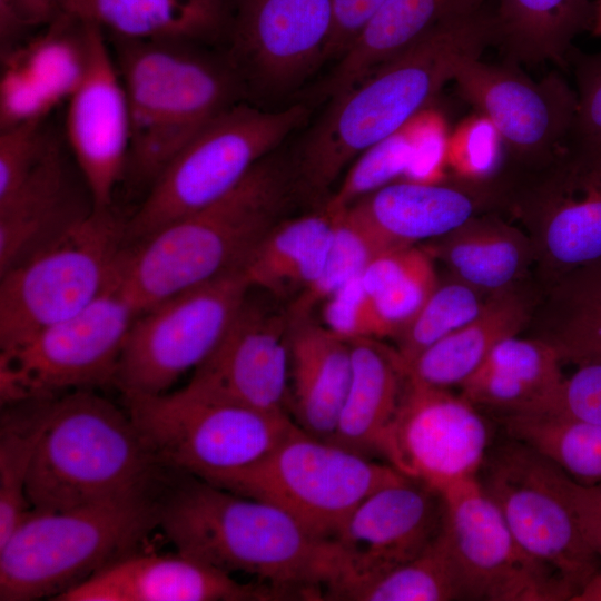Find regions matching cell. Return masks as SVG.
<instances>
[{"label": "cell", "instance_id": "9c48e42d", "mask_svg": "<svg viewBox=\"0 0 601 601\" xmlns=\"http://www.w3.org/2000/svg\"><path fill=\"white\" fill-rule=\"evenodd\" d=\"M128 245L112 207L86 218L0 275V352L82 311L118 278Z\"/></svg>", "mask_w": 601, "mask_h": 601}, {"label": "cell", "instance_id": "d6a6232c", "mask_svg": "<svg viewBox=\"0 0 601 601\" xmlns=\"http://www.w3.org/2000/svg\"><path fill=\"white\" fill-rule=\"evenodd\" d=\"M335 223L336 214L323 206L275 225L242 267L252 289L277 296L303 292L323 268Z\"/></svg>", "mask_w": 601, "mask_h": 601}, {"label": "cell", "instance_id": "cb8c5ba5", "mask_svg": "<svg viewBox=\"0 0 601 601\" xmlns=\"http://www.w3.org/2000/svg\"><path fill=\"white\" fill-rule=\"evenodd\" d=\"M282 600L258 582L233 575L177 551L132 552L58 595L55 601H268Z\"/></svg>", "mask_w": 601, "mask_h": 601}, {"label": "cell", "instance_id": "7a4b0ae2", "mask_svg": "<svg viewBox=\"0 0 601 601\" xmlns=\"http://www.w3.org/2000/svg\"><path fill=\"white\" fill-rule=\"evenodd\" d=\"M158 496V525L178 552L230 575H252L285 599H323L331 541L267 502L186 474Z\"/></svg>", "mask_w": 601, "mask_h": 601}, {"label": "cell", "instance_id": "603a6c76", "mask_svg": "<svg viewBox=\"0 0 601 601\" xmlns=\"http://www.w3.org/2000/svg\"><path fill=\"white\" fill-rule=\"evenodd\" d=\"M93 209L90 190L66 140L55 134L37 166L0 199V275Z\"/></svg>", "mask_w": 601, "mask_h": 601}, {"label": "cell", "instance_id": "db71d44e", "mask_svg": "<svg viewBox=\"0 0 601 601\" xmlns=\"http://www.w3.org/2000/svg\"><path fill=\"white\" fill-rule=\"evenodd\" d=\"M571 601H601V570L589 580Z\"/></svg>", "mask_w": 601, "mask_h": 601}, {"label": "cell", "instance_id": "ee69618b", "mask_svg": "<svg viewBox=\"0 0 601 601\" xmlns=\"http://www.w3.org/2000/svg\"><path fill=\"white\" fill-rule=\"evenodd\" d=\"M401 129L411 146L410 162L402 179L420 184L449 180L447 147L452 127L444 112L431 105Z\"/></svg>", "mask_w": 601, "mask_h": 601}, {"label": "cell", "instance_id": "5b68a950", "mask_svg": "<svg viewBox=\"0 0 601 601\" xmlns=\"http://www.w3.org/2000/svg\"><path fill=\"white\" fill-rule=\"evenodd\" d=\"M159 463L128 412L90 390L52 397L27 481L31 509L62 511L150 491Z\"/></svg>", "mask_w": 601, "mask_h": 601}, {"label": "cell", "instance_id": "ffe728a7", "mask_svg": "<svg viewBox=\"0 0 601 601\" xmlns=\"http://www.w3.org/2000/svg\"><path fill=\"white\" fill-rule=\"evenodd\" d=\"M290 328L287 311L255 302L248 294L218 345L183 388L206 400L288 414Z\"/></svg>", "mask_w": 601, "mask_h": 601}, {"label": "cell", "instance_id": "83f0119b", "mask_svg": "<svg viewBox=\"0 0 601 601\" xmlns=\"http://www.w3.org/2000/svg\"><path fill=\"white\" fill-rule=\"evenodd\" d=\"M423 246L450 276L493 295L516 288L534 262L526 233L494 213H481Z\"/></svg>", "mask_w": 601, "mask_h": 601}, {"label": "cell", "instance_id": "8fae6325", "mask_svg": "<svg viewBox=\"0 0 601 601\" xmlns=\"http://www.w3.org/2000/svg\"><path fill=\"white\" fill-rule=\"evenodd\" d=\"M477 480L520 546L566 585L572 599L601 570L577 513L573 480L554 463L510 439L487 452Z\"/></svg>", "mask_w": 601, "mask_h": 601}, {"label": "cell", "instance_id": "6da1fadb", "mask_svg": "<svg viewBox=\"0 0 601 601\" xmlns=\"http://www.w3.org/2000/svg\"><path fill=\"white\" fill-rule=\"evenodd\" d=\"M493 45L487 3L434 29L333 98L293 162L300 193L324 196L357 156L431 106L463 59L482 57Z\"/></svg>", "mask_w": 601, "mask_h": 601}, {"label": "cell", "instance_id": "e0dca14e", "mask_svg": "<svg viewBox=\"0 0 601 601\" xmlns=\"http://www.w3.org/2000/svg\"><path fill=\"white\" fill-rule=\"evenodd\" d=\"M452 82L461 98L501 134L509 168L546 160L572 135L577 96L556 71L533 80L514 62L493 63L470 57L457 65Z\"/></svg>", "mask_w": 601, "mask_h": 601}, {"label": "cell", "instance_id": "7dc6e473", "mask_svg": "<svg viewBox=\"0 0 601 601\" xmlns=\"http://www.w3.org/2000/svg\"><path fill=\"white\" fill-rule=\"evenodd\" d=\"M321 307L323 324L347 341L384 338L380 318L359 277L327 298Z\"/></svg>", "mask_w": 601, "mask_h": 601}, {"label": "cell", "instance_id": "f6af8a7d", "mask_svg": "<svg viewBox=\"0 0 601 601\" xmlns=\"http://www.w3.org/2000/svg\"><path fill=\"white\" fill-rule=\"evenodd\" d=\"M575 364L578 368L532 411L518 415H546L601 425V359Z\"/></svg>", "mask_w": 601, "mask_h": 601}, {"label": "cell", "instance_id": "f35d334b", "mask_svg": "<svg viewBox=\"0 0 601 601\" xmlns=\"http://www.w3.org/2000/svg\"><path fill=\"white\" fill-rule=\"evenodd\" d=\"M563 297L552 339L565 359H601V263L556 284Z\"/></svg>", "mask_w": 601, "mask_h": 601}, {"label": "cell", "instance_id": "4dcf8cb0", "mask_svg": "<svg viewBox=\"0 0 601 601\" xmlns=\"http://www.w3.org/2000/svg\"><path fill=\"white\" fill-rule=\"evenodd\" d=\"M62 9L98 26L107 37L208 45L221 43L228 0H62Z\"/></svg>", "mask_w": 601, "mask_h": 601}, {"label": "cell", "instance_id": "60d3db41", "mask_svg": "<svg viewBox=\"0 0 601 601\" xmlns=\"http://www.w3.org/2000/svg\"><path fill=\"white\" fill-rule=\"evenodd\" d=\"M335 214V229L323 268L317 278L290 303L287 313L292 322L311 317L313 309L359 277L370 262L381 254L346 210Z\"/></svg>", "mask_w": 601, "mask_h": 601}, {"label": "cell", "instance_id": "f1b7e54d", "mask_svg": "<svg viewBox=\"0 0 601 601\" xmlns=\"http://www.w3.org/2000/svg\"><path fill=\"white\" fill-rule=\"evenodd\" d=\"M530 314L518 287L491 295L473 319L403 363L407 378L428 387H461L501 341L519 335Z\"/></svg>", "mask_w": 601, "mask_h": 601}, {"label": "cell", "instance_id": "d590c367", "mask_svg": "<svg viewBox=\"0 0 601 601\" xmlns=\"http://www.w3.org/2000/svg\"><path fill=\"white\" fill-rule=\"evenodd\" d=\"M52 397L4 406L0 424V545L32 510L26 487Z\"/></svg>", "mask_w": 601, "mask_h": 601}, {"label": "cell", "instance_id": "1f68e13d", "mask_svg": "<svg viewBox=\"0 0 601 601\" xmlns=\"http://www.w3.org/2000/svg\"><path fill=\"white\" fill-rule=\"evenodd\" d=\"M593 16L592 0H496L495 45L516 65L553 62L563 68L577 37L591 30Z\"/></svg>", "mask_w": 601, "mask_h": 601}, {"label": "cell", "instance_id": "4316f807", "mask_svg": "<svg viewBox=\"0 0 601 601\" xmlns=\"http://www.w3.org/2000/svg\"><path fill=\"white\" fill-rule=\"evenodd\" d=\"M489 0H386L338 59L324 85L332 99L434 29L476 11Z\"/></svg>", "mask_w": 601, "mask_h": 601}, {"label": "cell", "instance_id": "c3c4849f", "mask_svg": "<svg viewBox=\"0 0 601 601\" xmlns=\"http://www.w3.org/2000/svg\"><path fill=\"white\" fill-rule=\"evenodd\" d=\"M58 105L19 67L2 62L0 129L43 120Z\"/></svg>", "mask_w": 601, "mask_h": 601}, {"label": "cell", "instance_id": "b9f144b4", "mask_svg": "<svg viewBox=\"0 0 601 601\" xmlns=\"http://www.w3.org/2000/svg\"><path fill=\"white\" fill-rule=\"evenodd\" d=\"M450 177L484 185L497 181L509 165L505 142L484 115L474 111L451 129L447 147Z\"/></svg>", "mask_w": 601, "mask_h": 601}, {"label": "cell", "instance_id": "bcb514c9", "mask_svg": "<svg viewBox=\"0 0 601 601\" xmlns=\"http://www.w3.org/2000/svg\"><path fill=\"white\" fill-rule=\"evenodd\" d=\"M53 136L46 119L0 129V199L11 194L37 166Z\"/></svg>", "mask_w": 601, "mask_h": 601}, {"label": "cell", "instance_id": "74e56055", "mask_svg": "<svg viewBox=\"0 0 601 601\" xmlns=\"http://www.w3.org/2000/svg\"><path fill=\"white\" fill-rule=\"evenodd\" d=\"M497 418L510 439L535 450L575 482H601V425L546 415Z\"/></svg>", "mask_w": 601, "mask_h": 601}, {"label": "cell", "instance_id": "8992f818", "mask_svg": "<svg viewBox=\"0 0 601 601\" xmlns=\"http://www.w3.org/2000/svg\"><path fill=\"white\" fill-rule=\"evenodd\" d=\"M156 525L151 490L62 511L32 509L0 545V600H55L136 552Z\"/></svg>", "mask_w": 601, "mask_h": 601}, {"label": "cell", "instance_id": "3957f363", "mask_svg": "<svg viewBox=\"0 0 601 601\" xmlns=\"http://www.w3.org/2000/svg\"><path fill=\"white\" fill-rule=\"evenodd\" d=\"M300 193L293 164L272 152L229 193L129 246L122 284L140 312L240 269Z\"/></svg>", "mask_w": 601, "mask_h": 601}, {"label": "cell", "instance_id": "30bf717a", "mask_svg": "<svg viewBox=\"0 0 601 601\" xmlns=\"http://www.w3.org/2000/svg\"><path fill=\"white\" fill-rule=\"evenodd\" d=\"M501 208L529 236L534 262L558 284L601 263V145L573 137L546 160L508 168Z\"/></svg>", "mask_w": 601, "mask_h": 601}, {"label": "cell", "instance_id": "9a60e30c", "mask_svg": "<svg viewBox=\"0 0 601 601\" xmlns=\"http://www.w3.org/2000/svg\"><path fill=\"white\" fill-rule=\"evenodd\" d=\"M333 0H228L221 43L243 95L298 87L326 61Z\"/></svg>", "mask_w": 601, "mask_h": 601}, {"label": "cell", "instance_id": "7bdbcfd3", "mask_svg": "<svg viewBox=\"0 0 601 601\" xmlns=\"http://www.w3.org/2000/svg\"><path fill=\"white\" fill-rule=\"evenodd\" d=\"M410 158V141L400 129L354 159L341 184L327 197L324 207L334 213L343 211L363 197L402 179Z\"/></svg>", "mask_w": 601, "mask_h": 601}, {"label": "cell", "instance_id": "44dd1931", "mask_svg": "<svg viewBox=\"0 0 601 601\" xmlns=\"http://www.w3.org/2000/svg\"><path fill=\"white\" fill-rule=\"evenodd\" d=\"M63 138L95 208L112 207L115 189L126 174L130 117L107 37L91 22L88 66L80 86L67 101Z\"/></svg>", "mask_w": 601, "mask_h": 601}, {"label": "cell", "instance_id": "2e32d148", "mask_svg": "<svg viewBox=\"0 0 601 601\" xmlns=\"http://www.w3.org/2000/svg\"><path fill=\"white\" fill-rule=\"evenodd\" d=\"M442 533L467 600L555 601L572 592L520 546L477 476L443 493Z\"/></svg>", "mask_w": 601, "mask_h": 601}, {"label": "cell", "instance_id": "e575fe53", "mask_svg": "<svg viewBox=\"0 0 601 601\" xmlns=\"http://www.w3.org/2000/svg\"><path fill=\"white\" fill-rule=\"evenodd\" d=\"M89 29L90 22L62 10L1 62L22 69L57 105L67 102L87 70Z\"/></svg>", "mask_w": 601, "mask_h": 601}, {"label": "cell", "instance_id": "ba28073f", "mask_svg": "<svg viewBox=\"0 0 601 601\" xmlns=\"http://www.w3.org/2000/svg\"><path fill=\"white\" fill-rule=\"evenodd\" d=\"M407 479L296 424L262 459L208 481L277 506L315 536L331 541L352 512L375 491Z\"/></svg>", "mask_w": 601, "mask_h": 601}, {"label": "cell", "instance_id": "f546056e", "mask_svg": "<svg viewBox=\"0 0 601 601\" xmlns=\"http://www.w3.org/2000/svg\"><path fill=\"white\" fill-rule=\"evenodd\" d=\"M563 359L548 339L501 341L481 367L460 387L461 395L477 408L503 415L525 414L563 380Z\"/></svg>", "mask_w": 601, "mask_h": 601}, {"label": "cell", "instance_id": "d4e9b609", "mask_svg": "<svg viewBox=\"0 0 601 601\" xmlns=\"http://www.w3.org/2000/svg\"><path fill=\"white\" fill-rule=\"evenodd\" d=\"M351 374L349 341L311 317L292 322L287 411L299 428L332 441Z\"/></svg>", "mask_w": 601, "mask_h": 601}, {"label": "cell", "instance_id": "836d02e7", "mask_svg": "<svg viewBox=\"0 0 601 601\" xmlns=\"http://www.w3.org/2000/svg\"><path fill=\"white\" fill-rule=\"evenodd\" d=\"M384 337L395 338L416 316L440 282L436 262L423 246L376 255L359 276Z\"/></svg>", "mask_w": 601, "mask_h": 601}, {"label": "cell", "instance_id": "52a82bcc", "mask_svg": "<svg viewBox=\"0 0 601 601\" xmlns=\"http://www.w3.org/2000/svg\"><path fill=\"white\" fill-rule=\"evenodd\" d=\"M302 104L278 110L237 102L206 125L167 165L135 214L126 242L136 245L235 188L307 119Z\"/></svg>", "mask_w": 601, "mask_h": 601}, {"label": "cell", "instance_id": "7c38bea8", "mask_svg": "<svg viewBox=\"0 0 601 601\" xmlns=\"http://www.w3.org/2000/svg\"><path fill=\"white\" fill-rule=\"evenodd\" d=\"M125 402L159 465L203 480L253 464L295 425L287 413L206 400L184 388Z\"/></svg>", "mask_w": 601, "mask_h": 601}, {"label": "cell", "instance_id": "681fc988", "mask_svg": "<svg viewBox=\"0 0 601 601\" xmlns=\"http://www.w3.org/2000/svg\"><path fill=\"white\" fill-rule=\"evenodd\" d=\"M577 111L571 137L601 145V50L573 51Z\"/></svg>", "mask_w": 601, "mask_h": 601}, {"label": "cell", "instance_id": "11a10c76", "mask_svg": "<svg viewBox=\"0 0 601 601\" xmlns=\"http://www.w3.org/2000/svg\"><path fill=\"white\" fill-rule=\"evenodd\" d=\"M590 31L594 37H601V0L594 3V16Z\"/></svg>", "mask_w": 601, "mask_h": 601}, {"label": "cell", "instance_id": "4fadbf2b", "mask_svg": "<svg viewBox=\"0 0 601 601\" xmlns=\"http://www.w3.org/2000/svg\"><path fill=\"white\" fill-rule=\"evenodd\" d=\"M140 313L124 287L121 267L110 288L82 311L0 352L1 404L114 384L127 335Z\"/></svg>", "mask_w": 601, "mask_h": 601}, {"label": "cell", "instance_id": "8d00e7d4", "mask_svg": "<svg viewBox=\"0 0 601 601\" xmlns=\"http://www.w3.org/2000/svg\"><path fill=\"white\" fill-rule=\"evenodd\" d=\"M332 600L449 601L467 598L459 568L441 531L415 559L370 581L349 585Z\"/></svg>", "mask_w": 601, "mask_h": 601}, {"label": "cell", "instance_id": "484cf974", "mask_svg": "<svg viewBox=\"0 0 601 601\" xmlns=\"http://www.w3.org/2000/svg\"><path fill=\"white\" fill-rule=\"evenodd\" d=\"M352 374L332 442L384 459L407 375L394 347L375 338L351 339Z\"/></svg>", "mask_w": 601, "mask_h": 601}, {"label": "cell", "instance_id": "ac0fdd59", "mask_svg": "<svg viewBox=\"0 0 601 601\" xmlns=\"http://www.w3.org/2000/svg\"><path fill=\"white\" fill-rule=\"evenodd\" d=\"M444 522L442 493L405 479L368 495L331 540L333 578L323 599L370 581L424 552Z\"/></svg>", "mask_w": 601, "mask_h": 601}, {"label": "cell", "instance_id": "816d5d0a", "mask_svg": "<svg viewBox=\"0 0 601 601\" xmlns=\"http://www.w3.org/2000/svg\"><path fill=\"white\" fill-rule=\"evenodd\" d=\"M572 493L583 533L601 560V482L584 485L573 480Z\"/></svg>", "mask_w": 601, "mask_h": 601}, {"label": "cell", "instance_id": "7402d4cb", "mask_svg": "<svg viewBox=\"0 0 601 601\" xmlns=\"http://www.w3.org/2000/svg\"><path fill=\"white\" fill-rule=\"evenodd\" d=\"M501 180L476 185L453 178L440 184L393 181L345 209L381 253L420 246L471 217L501 208Z\"/></svg>", "mask_w": 601, "mask_h": 601}, {"label": "cell", "instance_id": "f5cc1de1", "mask_svg": "<svg viewBox=\"0 0 601 601\" xmlns=\"http://www.w3.org/2000/svg\"><path fill=\"white\" fill-rule=\"evenodd\" d=\"M11 6L35 28L53 21L62 9V0H2Z\"/></svg>", "mask_w": 601, "mask_h": 601}, {"label": "cell", "instance_id": "277c9868", "mask_svg": "<svg viewBox=\"0 0 601 601\" xmlns=\"http://www.w3.org/2000/svg\"><path fill=\"white\" fill-rule=\"evenodd\" d=\"M107 37V36H106ZM130 117L125 177L148 188L214 118L239 102V82L224 53L181 39L107 37Z\"/></svg>", "mask_w": 601, "mask_h": 601}, {"label": "cell", "instance_id": "d6986e66", "mask_svg": "<svg viewBox=\"0 0 601 601\" xmlns=\"http://www.w3.org/2000/svg\"><path fill=\"white\" fill-rule=\"evenodd\" d=\"M490 440L480 408L461 394L407 378L384 460L408 479L443 493L477 476Z\"/></svg>", "mask_w": 601, "mask_h": 601}, {"label": "cell", "instance_id": "f907efd6", "mask_svg": "<svg viewBox=\"0 0 601 601\" xmlns=\"http://www.w3.org/2000/svg\"><path fill=\"white\" fill-rule=\"evenodd\" d=\"M386 0H333V23L326 61L339 59Z\"/></svg>", "mask_w": 601, "mask_h": 601}, {"label": "cell", "instance_id": "5bb4252c", "mask_svg": "<svg viewBox=\"0 0 601 601\" xmlns=\"http://www.w3.org/2000/svg\"><path fill=\"white\" fill-rule=\"evenodd\" d=\"M250 289L240 268L142 311L127 335L114 384L125 397L166 393L211 354Z\"/></svg>", "mask_w": 601, "mask_h": 601}, {"label": "cell", "instance_id": "ab89813d", "mask_svg": "<svg viewBox=\"0 0 601 601\" xmlns=\"http://www.w3.org/2000/svg\"><path fill=\"white\" fill-rule=\"evenodd\" d=\"M490 296L452 276L440 279L416 316L394 338L403 363L473 319Z\"/></svg>", "mask_w": 601, "mask_h": 601}]
</instances>
